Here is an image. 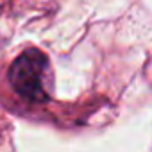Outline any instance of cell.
<instances>
[{
	"label": "cell",
	"instance_id": "obj_1",
	"mask_svg": "<svg viewBox=\"0 0 152 152\" xmlns=\"http://www.w3.org/2000/svg\"><path fill=\"white\" fill-rule=\"evenodd\" d=\"M48 72L47 56L36 48L20 54L9 68V84L27 102L47 100L45 79Z\"/></svg>",
	"mask_w": 152,
	"mask_h": 152
}]
</instances>
